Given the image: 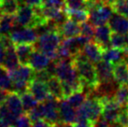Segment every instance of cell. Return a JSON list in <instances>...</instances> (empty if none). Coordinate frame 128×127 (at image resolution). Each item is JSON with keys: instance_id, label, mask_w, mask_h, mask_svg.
Masks as SVG:
<instances>
[{"instance_id": "cell-39", "label": "cell", "mask_w": 128, "mask_h": 127, "mask_svg": "<svg viewBox=\"0 0 128 127\" xmlns=\"http://www.w3.org/2000/svg\"><path fill=\"white\" fill-rule=\"evenodd\" d=\"M73 125H74V127H92L91 124L86 122H77Z\"/></svg>"}, {"instance_id": "cell-38", "label": "cell", "mask_w": 128, "mask_h": 127, "mask_svg": "<svg viewBox=\"0 0 128 127\" xmlns=\"http://www.w3.org/2000/svg\"><path fill=\"white\" fill-rule=\"evenodd\" d=\"M10 126H13L10 122H8V120H5V119L0 117V127H10Z\"/></svg>"}, {"instance_id": "cell-25", "label": "cell", "mask_w": 128, "mask_h": 127, "mask_svg": "<svg viewBox=\"0 0 128 127\" xmlns=\"http://www.w3.org/2000/svg\"><path fill=\"white\" fill-rule=\"evenodd\" d=\"M124 56V50L110 47L107 50H105V52H104L103 60L107 61V62L113 64L117 63L118 61L121 60Z\"/></svg>"}, {"instance_id": "cell-33", "label": "cell", "mask_w": 128, "mask_h": 127, "mask_svg": "<svg viewBox=\"0 0 128 127\" xmlns=\"http://www.w3.org/2000/svg\"><path fill=\"white\" fill-rule=\"evenodd\" d=\"M115 124L120 127H128V108H122Z\"/></svg>"}, {"instance_id": "cell-14", "label": "cell", "mask_w": 128, "mask_h": 127, "mask_svg": "<svg viewBox=\"0 0 128 127\" xmlns=\"http://www.w3.org/2000/svg\"><path fill=\"white\" fill-rule=\"evenodd\" d=\"M5 104L15 118L19 117L24 111V108H22V104L21 96L18 92H14V91H10L8 92L7 99L5 101Z\"/></svg>"}, {"instance_id": "cell-16", "label": "cell", "mask_w": 128, "mask_h": 127, "mask_svg": "<svg viewBox=\"0 0 128 127\" xmlns=\"http://www.w3.org/2000/svg\"><path fill=\"white\" fill-rule=\"evenodd\" d=\"M20 64H20V61L18 59L17 53L15 52L14 45L7 48L6 52H5L4 60L0 66L2 67L4 70L8 72V71H12L14 70V69H16L17 67H19Z\"/></svg>"}, {"instance_id": "cell-45", "label": "cell", "mask_w": 128, "mask_h": 127, "mask_svg": "<svg viewBox=\"0 0 128 127\" xmlns=\"http://www.w3.org/2000/svg\"><path fill=\"white\" fill-rule=\"evenodd\" d=\"M10 127H13V126H10Z\"/></svg>"}, {"instance_id": "cell-30", "label": "cell", "mask_w": 128, "mask_h": 127, "mask_svg": "<svg viewBox=\"0 0 128 127\" xmlns=\"http://www.w3.org/2000/svg\"><path fill=\"white\" fill-rule=\"evenodd\" d=\"M33 122L31 119L29 118L26 112L22 113L19 117L16 118V120L14 122L13 127H31L32 126Z\"/></svg>"}, {"instance_id": "cell-19", "label": "cell", "mask_w": 128, "mask_h": 127, "mask_svg": "<svg viewBox=\"0 0 128 127\" xmlns=\"http://www.w3.org/2000/svg\"><path fill=\"white\" fill-rule=\"evenodd\" d=\"M62 38H74L80 35V24L68 19L59 28Z\"/></svg>"}, {"instance_id": "cell-32", "label": "cell", "mask_w": 128, "mask_h": 127, "mask_svg": "<svg viewBox=\"0 0 128 127\" xmlns=\"http://www.w3.org/2000/svg\"><path fill=\"white\" fill-rule=\"evenodd\" d=\"M94 25L92 24L91 22H85L83 24H80V35L92 39V36H94Z\"/></svg>"}, {"instance_id": "cell-36", "label": "cell", "mask_w": 128, "mask_h": 127, "mask_svg": "<svg viewBox=\"0 0 128 127\" xmlns=\"http://www.w3.org/2000/svg\"><path fill=\"white\" fill-rule=\"evenodd\" d=\"M8 92H10V91H6V90H4V89L0 88V105L5 103Z\"/></svg>"}, {"instance_id": "cell-6", "label": "cell", "mask_w": 128, "mask_h": 127, "mask_svg": "<svg viewBox=\"0 0 128 127\" xmlns=\"http://www.w3.org/2000/svg\"><path fill=\"white\" fill-rule=\"evenodd\" d=\"M43 110V120L52 124H56L61 122L59 111V100L50 94L48 98L41 103Z\"/></svg>"}, {"instance_id": "cell-15", "label": "cell", "mask_w": 128, "mask_h": 127, "mask_svg": "<svg viewBox=\"0 0 128 127\" xmlns=\"http://www.w3.org/2000/svg\"><path fill=\"white\" fill-rule=\"evenodd\" d=\"M50 59L46 54L41 52L40 50L35 49L29 59V66L35 71H40L47 69L50 64Z\"/></svg>"}, {"instance_id": "cell-35", "label": "cell", "mask_w": 128, "mask_h": 127, "mask_svg": "<svg viewBox=\"0 0 128 127\" xmlns=\"http://www.w3.org/2000/svg\"><path fill=\"white\" fill-rule=\"evenodd\" d=\"M31 127H54V124H50L49 122H47L45 120H39L36 122H34L32 124Z\"/></svg>"}, {"instance_id": "cell-44", "label": "cell", "mask_w": 128, "mask_h": 127, "mask_svg": "<svg viewBox=\"0 0 128 127\" xmlns=\"http://www.w3.org/2000/svg\"><path fill=\"white\" fill-rule=\"evenodd\" d=\"M0 4H1V0H0Z\"/></svg>"}, {"instance_id": "cell-42", "label": "cell", "mask_w": 128, "mask_h": 127, "mask_svg": "<svg viewBox=\"0 0 128 127\" xmlns=\"http://www.w3.org/2000/svg\"><path fill=\"white\" fill-rule=\"evenodd\" d=\"M105 1H107L108 4H110V2H111V0H105Z\"/></svg>"}, {"instance_id": "cell-8", "label": "cell", "mask_w": 128, "mask_h": 127, "mask_svg": "<svg viewBox=\"0 0 128 127\" xmlns=\"http://www.w3.org/2000/svg\"><path fill=\"white\" fill-rule=\"evenodd\" d=\"M27 91L31 92L38 103H42L50 95L49 89L45 81H42L38 78H33L28 83Z\"/></svg>"}, {"instance_id": "cell-12", "label": "cell", "mask_w": 128, "mask_h": 127, "mask_svg": "<svg viewBox=\"0 0 128 127\" xmlns=\"http://www.w3.org/2000/svg\"><path fill=\"white\" fill-rule=\"evenodd\" d=\"M104 52L105 50L98 43L91 40L86 43L82 49V52L84 53V55L94 64H97L103 59Z\"/></svg>"}, {"instance_id": "cell-26", "label": "cell", "mask_w": 128, "mask_h": 127, "mask_svg": "<svg viewBox=\"0 0 128 127\" xmlns=\"http://www.w3.org/2000/svg\"><path fill=\"white\" fill-rule=\"evenodd\" d=\"M19 7L20 6L17 0H1L0 11L2 14L15 15Z\"/></svg>"}, {"instance_id": "cell-31", "label": "cell", "mask_w": 128, "mask_h": 127, "mask_svg": "<svg viewBox=\"0 0 128 127\" xmlns=\"http://www.w3.org/2000/svg\"><path fill=\"white\" fill-rule=\"evenodd\" d=\"M27 115L29 116V118L31 119L33 122H36V120H42L43 119V110H42V106H41V103L36 106L34 108L30 110L29 111H27Z\"/></svg>"}, {"instance_id": "cell-43", "label": "cell", "mask_w": 128, "mask_h": 127, "mask_svg": "<svg viewBox=\"0 0 128 127\" xmlns=\"http://www.w3.org/2000/svg\"><path fill=\"white\" fill-rule=\"evenodd\" d=\"M1 14H2V13H1V11H0V16H1Z\"/></svg>"}, {"instance_id": "cell-41", "label": "cell", "mask_w": 128, "mask_h": 127, "mask_svg": "<svg viewBox=\"0 0 128 127\" xmlns=\"http://www.w3.org/2000/svg\"><path fill=\"white\" fill-rule=\"evenodd\" d=\"M124 56H125V57H127V58H128V49H127V50H125L124 52Z\"/></svg>"}, {"instance_id": "cell-2", "label": "cell", "mask_w": 128, "mask_h": 127, "mask_svg": "<svg viewBox=\"0 0 128 127\" xmlns=\"http://www.w3.org/2000/svg\"><path fill=\"white\" fill-rule=\"evenodd\" d=\"M102 110L103 104L101 102L100 96H90L89 94L84 103L77 110V122H86L94 127L102 115Z\"/></svg>"}, {"instance_id": "cell-11", "label": "cell", "mask_w": 128, "mask_h": 127, "mask_svg": "<svg viewBox=\"0 0 128 127\" xmlns=\"http://www.w3.org/2000/svg\"><path fill=\"white\" fill-rule=\"evenodd\" d=\"M59 111H60L61 122L64 124H75L78 120V113L76 108L68 103L66 99L59 101Z\"/></svg>"}, {"instance_id": "cell-1", "label": "cell", "mask_w": 128, "mask_h": 127, "mask_svg": "<svg viewBox=\"0 0 128 127\" xmlns=\"http://www.w3.org/2000/svg\"><path fill=\"white\" fill-rule=\"evenodd\" d=\"M72 61L84 88L88 89L89 92H96L99 87L100 81L94 63L84 55L82 50L72 57Z\"/></svg>"}, {"instance_id": "cell-29", "label": "cell", "mask_w": 128, "mask_h": 127, "mask_svg": "<svg viewBox=\"0 0 128 127\" xmlns=\"http://www.w3.org/2000/svg\"><path fill=\"white\" fill-rule=\"evenodd\" d=\"M110 5L115 13L128 18V0H111Z\"/></svg>"}, {"instance_id": "cell-24", "label": "cell", "mask_w": 128, "mask_h": 127, "mask_svg": "<svg viewBox=\"0 0 128 127\" xmlns=\"http://www.w3.org/2000/svg\"><path fill=\"white\" fill-rule=\"evenodd\" d=\"M113 98L121 108H128V85H119L113 94Z\"/></svg>"}, {"instance_id": "cell-17", "label": "cell", "mask_w": 128, "mask_h": 127, "mask_svg": "<svg viewBox=\"0 0 128 127\" xmlns=\"http://www.w3.org/2000/svg\"><path fill=\"white\" fill-rule=\"evenodd\" d=\"M108 25L112 32L119 34L128 33V18L121 14H112L108 20Z\"/></svg>"}, {"instance_id": "cell-37", "label": "cell", "mask_w": 128, "mask_h": 127, "mask_svg": "<svg viewBox=\"0 0 128 127\" xmlns=\"http://www.w3.org/2000/svg\"><path fill=\"white\" fill-rule=\"evenodd\" d=\"M5 52H6V49H5L3 43H2L1 39H0V66H1V64H2V62H3V60H4Z\"/></svg>"}, {"instance_id": "cell-22", "label": "cell", "mask_w": 128, "mask_h": 127, "mask_svg": "<svg viewBox=\"0 0 128 127\" xmlns=\"http://www.w3.org/2000/svg\"><path fill=\"white\" fill-rule=\"evenodd\" d=\"M110 47L124 52L125 50L128 49V35L112 32L110 36Z\"/></svg>"}, {"instance_id": "cell-27", "label": "cell", "mask_w": 128, "mask_h": 127, "mask_svg": "<svg viewBox=\"0 0 128 127\" xmlns=\"http://www.w3.org/2000/svg\"><path fill=\"white\" fill-rule=\"evenodd\" d=\"M21 100H22V108H24V112H27L30 110L34 108L36 106H38V101L34 97V95L29 92V91H25V92H22L21 94Z\"/></svg>"}, {"instance_id": "cell-9", "label": "cell", "mask_w": 128, "mask_h": 127, "mask_svg": "<svg viewBox=\"0 0 128 127\" xmlns=\"http://www.w3.org/2000/svg\"><path fill=\"white\" fill-rule=\"evenodd\" d=\"M113 78L118 85H128V60L124 56L120 61L112 64Z\"/></svg>"}, {"instance_id": "cell-28", "label": "cell", "mask_w": 128, "mask_h": 127, "mask_svg": "<svg viewBox=\"0 0 128 127\" xmlns=\"http://www.w3.org/2000/svg\"><path fill=\"white\" fill-rule=\"evenodd\" d=\"M90 92H84V91H82V92H74L73 94H71L69 97L66 98V100L68 101V103L71 105L74 108L78 110L80 106H82V104L84 103V101L86 100V98L88 97Z\"/></svg>"}, {"instance_id": "cell-4", "label": "cell", "mask_w": 128, "mask_h": 127, "mask_svg": "<svg viewBox=\"0 0 128 127\" xmlns=\"http://www.w3.org/2000/svg\"><path fill=\"white\" fill-rule=\"evenodd\" d=\"M7 73L12 82V91L19 94L27 90L28 83L35 76V70L29 64H20L16 69Z\"/></svg>"}, {"instance_id": "cell-34", "label": "cell", "mask_w": 128, "mask_h": 127, "mask_svg": "<svg viewBox=\"0 0 128 127\" xmlns=\"http://www.w3.org/2000/svg\"><path fill=\"white\" fill-rule=\"evenodd\" d=\"M19 6L22 5H28L33 8H41L43 0H17Z\"/></svg>"}, {"instance_id": "cell-7", "label": "cell", "mask_w": 128, "mask_h": 127, "mask_svg": "<svg viewBox=\"0 0 128 127\" xmlns=\"http://www.w3.org/2000/svg\"><path fill=\"white\" fill-rule=\"evenodd\" d=\"M38 35L34 30V28L30 27H24L21 29H14L10 35V38L12 43L16 44H22V43H30L35 44L38 40Z\"/></svg>"}, {"instance_id": "cell-5", "label": "cell", "mask_w": 128, "mask_h": 127, "mask_svg": "<svg viewBox=\"0 0 128 127\" xmlns=\"http://www.w3.org/2000/svg\"><path fill=\"white\" fill-rule=\"evenodd\" d=\"M100 99L103 104L101 117L108 120L110 124H115L122 108L115 101L113 95H100Z\"/></svg>"}, {"instance_id": "cell-18", "label": "cell", "mask_w": 128, "mask_h": 127, "mask_svg": "<svg viewBox=\"0 0 128 127\" xmlns=\"http://www.w3.org/2000/svg\"><path fill=\"white\" fill-rule=\"evenodd\" d=\"M14 49L16 53H17L20 64H28L31 54L35 50L36 47H35V44L22 43V44L14 45Z\"/></svg>"}, {"instance_id": "cell-21", "label": "cell", "mask_w": 128, "mask_h": 127, "mask_svg": "<svg viewBox=\"0 0 128 127\" xmlns=\"http://www.w3.org/2000/svg\"><path fill=\"white\" fill-rule=\"evenodd\" d=\"M46 83L48 89H49V92L54 98H56L59 101L64 99L62 83H61L60 80L57 78L55 75L50 76V78L46 81Z\"/></svg>"}, {"instance_id": "cell-3", "label": "cell", "mask_w": 128, "mask_h": 127, "mask_svg": "<svg viewBox=\"0 0 128 127\" xmlns=\"http://www.w3.org/2000/svg\"><path fill=\"white\" fill-rule=\"evenodd\" d=\"M61 36L59 30L46 32L38 36L36 47V50L46 54L52 61L57 59V49L61 43Z\"/></svg>"}, {"instance_id": "cell-23", "label": "cell", "mask_w": 128, "mask_h": 127, "mask_svg": "<svg viewBox=\"0 0 128 127\" xmlns=\"http://www.w3.org/2000/svg\"><path fill=\"white\" fill-rule=\"evenodd\" d=\"M68 19L77 22V24H83L88 22L90 19V12L87 10H64Z\"/></svg>"}, {"instance_id": "cell-10", "label": "cell", "mask_w": 128, "mask_h": 127, "mask_svg": "<svg viewBox=\"0 0 128 127\" xmlns=\"http://www.w3.org/2000/svg\"><path fill=\"white\" fill-rule=\"evenodd\" d=\"M96 68L99 78L100 84H111L115 82L113 78L112 64L102 59L97 64H96Z\"/></svg>"}, {"instance_id": "cell-13", "label": "cell", "mask_w": 128, "mask_h": 127, "mask_svg": "<svg viewBox=\"0 0 128 127\" xmlns=\"http://www.w3.org/2000/svg\"><path fill=\"white\" fill-rule=\"evenodd\" d=\"M111 29L108 24H102L96 26L94 29V41L97 42L104 50H107L110 47V36Z\"/></svg>"}, {"instance_id": "cell-40", "label": "cell", "mask_w": 128, "mask_h": 127, "mask_svg": "<svg viewBox=\"0 0 128 127\" xmlns=\"http://www.w3.org/2000/svg\"><path fill=\"white\" fill-rule=\"evenodd\" d=\"M63 127H74V125L71 124H64Z\"/></svg>"}, {"instance_id": "cell-20", "label": "cell", "mask_w": 128, "mask_h": 127, "mask_svg": "<svg viewBox=\"0 0 128 127\" xmlns=\"http://www.w3.org/2000/svg\"><path fill=\"white\" fill-rule=\"evenodd\" d=\"M15 15L1 14L0 16V36H10L12 30L17 27Z\"/></svg>"}]
</instances>
